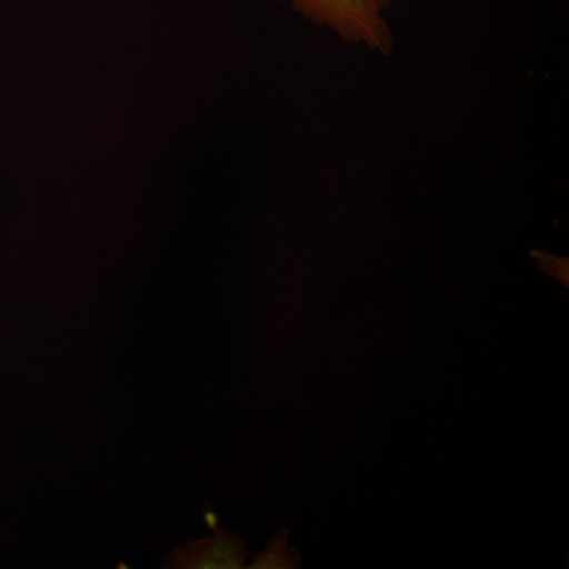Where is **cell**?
Wrapping results in <instances>:
<instances>
[{
  "mask_svg": "<svg viewBox=\"0 0 569 569\" xmlns=\"http://www.w3.org/2000/svg\"><path fill=\"white\" fill-rule=\"evenodd\" d=\"M301 17L337 33L343 41L389 52L392 47L388 11L396 0H287Z\"/></svg>",
  "mask_w": 569,
  "mask_h": 569,
  "instance_id": "6da1fadb",
  "label": "cell"
},
{
  "mask_svg": "<svg viewBox=\"0 0 569 569\" xmlns=\"http://www.w3.org/2000/svg\"><path fill=\"white\" fill-rule=\"evenodd\" d=\"M247 549L242 539L230 530H217L212 538L197 539L174 549L160 568L241 569Z\"/></svg>",
  "mask_w": 569,
  "mask_h": 569,
  "instance_id": "7a4b0ae2",
  "label": "cell"
},
{
  "mask_svg": "<svg viewBox=\"0 0 569 569\" xmlns=\"http://www.w3.org/2000/svg\"><path fill=\"white\" fill-rule=\"evenodd\" d=\"M301 567L298 550L288 546V530L280 529L269 542L268 549L254 557L252 569H291Z\"/></svg>",
  "mask_w": 569,
  "mask_h": 569,
  "instance_id": "3957f363",
  "label": "cell"
}]
</instances>
